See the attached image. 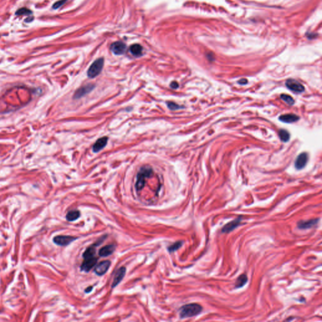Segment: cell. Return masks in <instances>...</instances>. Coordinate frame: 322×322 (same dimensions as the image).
I'll use <instances>...</instances> for the list:
<instances>
[{"instance_id": "cell-3", "label": "cell", "mask_w": 322, "mask_h": 322, "mask_svg": "<svg viewBox=\"0 0 322 322\" xmlns=\"http://www.w3.org/2000/svg\"><path fill=\"white\" fill-rule=\"evenodd\" d=\"M104 64V58H99L96 60L90 67L87 70V76L90 78H94L99 74L102 70Z\"/></svg>"}, {"instance_id": "cell-19", "label": "cell", "mask_w": 322, "mask_h": 322, "mask_svg": "<svg viewBox=\"0 0 322 322\" xmlns=\"http://www.w3.org/2000/svg\"><path fill=\"white\" fill-rule=\"evenodd\" d=\"M248 281V277L245 274H242L239 276L237 280H236L235 286L236 288H240L243 287Z\"/></svg>"}, {"instance_id": "cell-11", "label": "cell", "mask_w": 322, "mask_h": 322, "mask_svg": "<svg viewBox=\"0 0 322 322\" xmlns=\"http://www.w3.org/2000/svg\"><path fill=\"white\" fill-rule=\"evenodd\" d=\"M320 220L319 218H315V219H311L309 220L306 221H300L298 223L297 226L298 228L300 229L304 230V229H309L315 226L316 225V224L318 223Z\"/></svg>"}, {"instance_id": "cell-24", "label": "cell", "mask_w": 322, "mask_h": 322, "mask_svg": "<svg viewBox=\"0 0 322 322\" xmlns=\"http://www.w3.org/2000/svg\"><path fill=\"white\" fill-rule=\"evenodd\" d=\"M32 14V12L31 10H28L27 8H20L19 10H18V11L16 12V14L17 15H30V14Z\"/></svg>"}, {"instance_id": "cell-5", "label": "cell", "mask_w": 322, "mask_h": 322, "mask_svg": "<svg viewBox=\"0 0 322 322\" xmlns=\"http://www.w3.org/2000/svg\"><path fill=\"white\" fill-rule=\"evenodd\" d=\"M78 238L69 235H58L54 238V242L60 246H66Z\"/></svg>"}, {"instance_id": "cell-6", "label": "cell", "mask_w": 322, "mask_h": 322, "mask_svg": "<svg viewBox=\"0 0 322 322\" xmlns=\"http://www.w3.org/2000/svg\"><path fill=\"white\" fill-rule=\"evenodd\" d=\"M98 261V258L93 257L84 259L83 262L81 265V270L86 272H89L93 267L95 266Z\"/></svg>"}, {"instance_id": "cell-15", "label": "cell", "mask_w": 322, "mask_h": 322, "mask_svg": "<svg viewBox=\"0 0 322 322\" xmlns=\"http://www.w3.org/2000/svg\"><path fill=\"white\" fill-rule=\"evenodd\" d=\"M116 247L113 244L105 245L99 251V255L101 257H107L111 255L115 251Z\"/></svg>"}, {"instance_id": "cell-22", "label": "cell", "mask_w": 322, "mask_h": 322, "mask_svg": "<svg viewBox=\"0 0 322 322\" xmlns=\"http://www.w3.org/2000/svg\"><path fill=\"white\" fill-rule=\"evenodd\" d=\"M183 245V241H178L168 247V251L169 252H173L178 251Z\"/></svg>"}, {"instance_id": "cell-1", "label": "cell", "mask_w": 322, "mask_h": 322, "mask_svg": "<svg viewBox=\"0 0 322 322\" xmlns=\"http://www.w3.org/2000/svg\"><path fill=\"white\" fill-rule=\"evenodd\" d=\"M203 310L201 305L197 303H190L183 306L179 310L181 318H190L199 315Z\"/></svg>"}, {"instance_id": "cell-13", "label": "cell", "mask_w": 322, "mask_h": 322, "mask_svg": "<svg viewBox=\"0 0 322 322\" xmlns=\"http://www.w3.org/2000/svg\"><path fill=\"white\" fill-rule=\"evenodd\" d=\"M111 50L116 55H122L126 50V46L122 42H116L111 44Z\"/></svg>"}, {"instance_id": "cell-10", "label": "cell", "mask_w": 322, "mask_h": 322, "mask_svg": "<svg viewBox=\"0 0 322 322\" xmlns=\"http://www.w3.org/2000/svg\"><path fill=\"white\" fill-rule=\"evenodd\" d=\"M126 273V268L125 267H121L116 271L115 274L114 279L111 284V288H115L117 285L119 284L123 279Z\"/></svg>"}, {"instance_id": "cell-16", "label": "cell", "mask_w": 322, "mask_h": 322, "mask_svg": "<svg viewBox=\"0 0 322 322\" xmlns=\"http://www.w3.org/2000/svg\"><path fill=\"white\" fill-rule=\"evenodd\" d=\"M279 119L283 122L291 123L298 121L300 119V117L295 114H286L281 115L279 117Z\"/></svg>"}, {"instance_id": "cell-27", "label": "cell", "mask_w": 322, "mask_h": 322, "mask_svg": "<svg viewBox=\"0 0 322 322\" xmlns=\"http://www.w3.org/2000/svg\"><path fill=\"white\" fill-rule=\"evenodd\" d=\"M170 86H171V88H172V89H177L178 87H179V84L176 81H172L171 83Z\"/></svg>"}, {"instance_id": "cell-17", "label": "cell", "mask_w": 322, "mask_h": 322, "mask_svg": "<svg viewBox=\"0 0 322 322\" xmlns=\"http://www.w3.org/2000/svg\"><path fill=\"white\" fill-rule=\"evenodd\" d=\"M101 242H102V241L100 242H97L96 244H93V245H91L90 247H89L88 248H87L86 250L83 254V259H85L95 257V254H96V247L98 245H99Z\"/></svg>"}, {"instance_id": "cell-9", "label": "cell", "mask_w": 322, "mask_h": 322, "mask_svg": "<svg viewBox=\"0 0 322 322\" xmlns=\"http://www.w3.org/2000/svg\"><path fill=\"white\" fill-rule=\"evenodd\" d=\"M242 219V217L240 216L230 222L227 223L222 229V233H230L235 228H236L239 225H240Z\"/></svg>"}, {"instance_id": "cell-29", "label": "cell", "mask_w": 322, "mask_h": 322, "mask_svg": "<svg viewBox=\"0 0 322 322\" xmlns=\"http://www.w3.org/2000/svg\"><path fill=\"white\" fill-rule=\"evenodd\" d=\"M92 289H93V286H90L85 289V292H86V293H87V292H90L92 291Z\"/></svg>"}, {"instance_id": "cell-23", "label": "cell", "mask_w": 322, "mask_h": 322, "mask_svg": "<svg viewBox=\"0 0 322 322\" xmlns=\"http://www.w3.org/2000/svg\"><path fill=\"white\" fill-rule=\"evenodd\" d=\"M281 98L283 100H284L286 103H288V105H292L294 103H295V100L294 99L292 98L291 96L289 95H285V94H283L282 95H281Z\"/></svg>"}, {"instance_id": "cell-18", "label": "cell", "mask_w": 322, "mask_h": 322, "mask_svg": "<svg viewBox=\"0 0 322 322\" xmlns=\"http://www.w3.org/2000/svg\"><path fill=\"white\" fill-rule=\"evenodd\" d=\"M81 216V213L79 210H74L69 211L66 215V219L69 222H73L78 219Z\"/></svg>"}, {"instance_id": "cell-12", "label": "cell", "mask_w": 322, "mask_h": 322, "mask_svg": "<svg viewBox=\"0 0 322 322\" xmlns=\"http://www.w3.org/2000/svg\"><path fill=\"white\" fill-rule=\"evenodd\" d=\"M308 162V154L306 152L300 154L296 159L295 166L296 169L300 170L303 169Z\"/></svg>"}, {"instance_id": "cell-14", "label": "cell", "mask_w": 322, "mask_h": 322, "mask_svg": "<svg viewBox=\"0 0 322 322\" xmlns=\"http://www.w3.org/2000/svg\"><path fill=\"white\" fill-rule=\"evenodd\" d=\"M108 142V137H104L99 139L96 140V142L95 143L93 147V151L94 152L96 153L99 152L103 149L107 144Z\"/></svg>"}, {"instance_id": "cell-21", "label": "cell", "mask_w": 322, "mask_h": 322, "mask_svg": "<svg viewBox=\"0 0 322 322\" xmlns=\"http://www.w3.org/2000/svg\"><path fill=\"white\" fill-rule=\"evenodd\" d=\"M279 136L281 140L284 142H287L290 139V135L288 131L286 130L281 129L279 131Z\"/></svg>"}, {"instance_id": "cell-2", "label": "cell", "mask_w": 322, "mask_h": 322, "mask_svg": "<svg viewBox=\"0 0 322 322\" xmlns=\"http://www.w3.org/2000/svg\"><path fill=\"white\" fill-rule=\"evenodd\" d=\"M152 174V169L149 167H144L140 169L137 174V178L135 184L137 191L142 190L145 184L146 179L150 178Z\"/></svg>"}, {"instance_id": "cell-20", "label": "cell", "mask_w": 322, "mask_h": 322, "mask_svg": "<svg viewBox=\"0 0 322 322\" xmlns=\"http://www.w3.org/2000/svg\"><path fill=\"white\" fill-rule=\"evenodd\" d=\"M130 52L134 56H140L142 53V47L139 44H134L130 47Z\"/></svg>"}, {"instance_id": "cell-26", "label": "cell", "mask_w": 322, "mask_h": 322, "mask_svg": "<svg viewBox=\"0 0 322 322\" xmlns=\"http://www.w3.org/2000/svg\"><path fill=\"white\" fill-rule=\"evenodd\" d=\"M66 2V0H61V1H58V2H57L55 3L54 4L52 8L54 9H57L58 8H60L61 6H62Z\"/></svg>"}, {"instance_id": "cell-28", "label": "cell", "mask_w": 322, "mask_h": 322, "mask_svg": "<svg viewBox=\"0 0 322 322\" xmlns=\"http://www.w3.org/2000/svg\"><path fill=\"white\" fill-rule=\"evenodd\" d=\"M238 83L240 84H242V85H245L247 83V80L246 79H242L240 80H239L238 81Z\"/></svg>"}, {"instance_id": "cell-25", "label": "cell", "mask_w": 322, "mask_h": 322, "mask_svg": "<svg viewBox=\"0 0 322 322\" xmlns=\"http://www.w3.org/2000/svg\"><path fill=\"white\" fill-rule=\"evenodd\" d=\"M167 105L171 110H177L181 109L182 108V107H181L180 105L175 103H173V102H167Z\"/></svg>"}, {"instance_id": "cell-4", "label": "cell", "mask_w": 322, "mask_h": 322, "mask_svg": "<svg viewBox=\"0 0 322 322\" xmlns=\"http://www.w3.org/2000/svg\"><path fill=\"white\" fill-rule=\"evenodd\" d=\"M286 86L291 91L295 93H301L304 91V87L300 82L295 79H289L286 81Z\"/></svg>"}, {"instance_id": "cell-8", "label": "cell", "mask_w": 322, "mask_h": 322, "mask_svg": "<svg viewBox=\"0 0 322 322\" xmlns=\"http://www.w3.org/2000/svg\"><path fill=\"white\" fill-rule=\"evenodd\" d=\"M95 87V85L93 84H87L83 86H82L80 88H79L76 92L74 95V99H79L84 96H85L86 94L89 93L91 92Z\"/></svg>"}, {"instance_id": "cell-7", "label": "cell", "mask_w": 322, "mask_h": 322, "mask_svg": "<svg viewBox=\"0 0 322 322\" xmlns=\"http://www.w3.org/2000/svg\"><path fill=\"white\" fill-rule=\"evenodd\" d=\"M111 266V262L110 260H104L99 262L95 267V272L98 276L104 275L107 271L109 269Z\"/></svg>"}]
</instances>
